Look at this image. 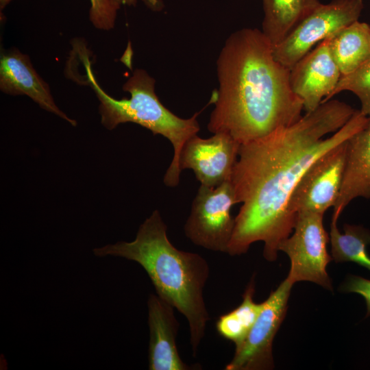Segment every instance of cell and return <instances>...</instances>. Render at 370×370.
<instances>
[{
	"mask_svg": "<svg viewBox=\"0 0 370 370\" xmlns=\"http://www.w3.org/2000/svg\"><path fill=\"white\" fill-rule=\"evenodd\" d=\"M12 0H0L3 10ZM90 21L92 25L103 30H110L114 26L117 10L119 9L111 0H90Z\"/></svg>",
	"mask_w": 370,
	"mask_h": 370,
	"instance_id": "obj_20",
	"label": "cell"
},
{
	"mask_svg": "<svg viewBox=\"0 0 370 370\" xmlns=\"http://www.w3.org/2000/svg\"><path fill=\"white\" fill-rule=\"evenodd\" d=\"M363 7L362 0L321 3L279 45L273 47L275 58L291 69L315 45L358 21Z\"/></svg>",
	"mask_w": 370,
	"mask_h": 370,
	"instance_id": "obj_7",
	"label": "cell"
},
{
	"mask_svg": "<svg viewBox=\"0 0 370 370\" xmlns=\"http://www.w3.org/2000/svg\"><path fill=\"white\" fill-rule=\"evenodd\" d=\"M111 1L119 8L123 5H135L138 0H111ZM143 1L152 10L158 11L162 8L160 0H143Z\"/></svg>",
	"mask_w": 370,
	"mask_h": 370,
	"instance_id": "obj_22",
	"label": "cell"
},
{
	"mask_svg": "<svg viewBox=\"0 0 370 370\" xmlns=\"http://www.w3.org/2000/svg\"><path fill=\"white\" fill-rule=\"evenodd\" d=\"M331 256L336 262H353L370 271V256L367 247L370 244V232L359 225H344V233L332 219L329 234Z\"/></svg>",
	"mask_w": 370,
	"mask_h": 370,
	"instance_id": "obj_17",
	"label": "cell"
},
{
	"mask_svg": "<svg viewBox=\"0 0 370 370\" xmlns=\"http://www.w3.org/2000/svg\"><path fill=\"white\" fill-rule=\"evenodd\" d=\"M345 90L354 93L360 101V112L370 115V58L352 73L342 75L327 101Z\"/></svg>",
	"mask_w": 370,
	"mask_h": 370,
	"instance_id": "obj_19",
	"label": "cell"
},
{
	"mask_svg": "<svg viewBox=\"0 0 370 370\" xmlns=\"http://www.w3.org/2000/svg\"><path fill=\"white\" fill-rule=\"evenodd\" d=\"M341 76L327 38L290 69L289 80L293 91L303 101L304 110L309 112L327 101Z\"/></svg>",
	"mask_w": 370,
	"mask_h": 370,
	"instance_id": "obj_11",
	"label": "cell"
},
{
	"mask_svg": "<svg viewBox=\"0 0 370 370\" xmlns=\"http://www.w3.org/2000/svg\"><path fill=\"white\" fill-rule=\"evenodd\" d=\"M218 90L208 124L213 133L245 144L301 116L302 100L293 91L290 69L275 58L261 30L244 28L227 39L217 62Z\"/></svg>",
	"mask_w": 370,
	"mask_h": 370,
	"instance_id": "obj_2",
	"label": "cell"
},
{
	"mask_svg": "<svg viewBox=\"0 0 370 370\" xmlns=\"http://www.w3.org/2000/svg\"><path fill=\"white\" fill-rule=\"evenodd\" d=\"M167 226L155 210L140 225L135 239L95 248V256H117L139 264L149 275L156 294L187 319L194 356L209 318L204 288L209 265L198 254L176 248L167 236Z\"/></svg>",
	"mask_w": 370,
	"mask_h": 370,
	"instance_id": "obj_3",
	"label": "cell"
},
{
	"mask_svg": "<svg viewBox=\"0 0 370 370\" xmlns=\"http://www.w3.org/2000/svg\"><path fill=\"white\" fill-rule=\"evenodd\" d=\"M323 214L314 212L297 213L294 232L280 243L279 251L286 254L290 259L286 278L292 284L308 281L332 291L326 269L332 258L327 249L330 236L323 226Z\"/></svg>",
	"mask_w": 370,
	"mask_h": 370,
	"instance_id": "obj_5",
	"label": "cell"
},
{
	"mask_svg": "<svg viewBox=\"0 0 370 370\" xmlns=\"http://www.w3.org/2000/svg\"><path fill=\"white\" fill-rule=\"evenodd\" d=\"M329 38L331 55L342 75L356 70L370 58V25L356 21Z\"/></svg>",
	"mask_w": 370,
	"mask_h": 370,
	"instance_id": "obj_15",
	"label": "cell"
},
{
	"mask_svg": "<svg viewBox=\"0 0 370 370\" xmlns=\"http://www.w3.org/2000/svg\"><path fill=\"white\" fill-rule=\"evenodd\" d=\"M359 197L370 198V115L346 141L342 183L332 219L338 221L345 207Z\"/></svg>",
	"mask_w": 370,
	"mask_h": 370,
	"instance_id": "obj_14",
	"label": "cell"
},
{
	"mask_svg": "<svg viewBox=\"0 0 370 370\" xmlns=\"http://www.w3.org/2000/svg\"><path fill=\"white\" fill-rule=\"evenodd\" d=\"M346 293H356L362 296L367 305V317L370 315V280L356 275H349L341 286Z\"/></svg>",
	"mask_w": 370,
	"mask_h": 370,
	"instance_id": "obj_21",
	"label": "cell"
},
{
	"mask_svg": "<svg viewBox=\"0 0 370 370\" xmlns=\"http://www.w3.org/2000/svg\"><path fill=\"white\" fill-rule=\"evenodd\" d=\"M240 145L226 133H215L208 138L195 134L182 149L180 169H191L201 184L217 187L231 181Z\"/></svg>",
	"mask_w": 370,
	"mask_h": 370,
	"instance_id": "obj_10",
	"label": "cell"
},
{
	"mask_svg": "<svg viewBox=\"0 0 370 370\" xmlns=\"http://www.w3.org/2000/svg\"><path fill=\"white\" fill-rule=\"evenodd\" d=\"M236 204L231 181L217 187L201 184L184 226L186 236L197 246L227 253L234 227L230 211Z\"/></svg>",
	"mask_w": 370,
	"mask_h": 370,
	"instance_id": "obj_6",
	"label": "cell"
},
{
	"mask_svg": "<svg viewBox=\"0 0 370 370\" xmlns=\"http://www.w3.org/2000/svg\"><path fill=\"white\" fill-rule=\"evenodd\" d=\"M149 328V369L188 370L180 358L176 345L179 328L175 308L157 294H150L147 300Z\"/></svg>",
	"mask_w": 370,
	"mask_h": 370,
	"instance_id": "obj_12",
	"label": "cell"
},
{
	"mask_svg": "<svg viewBox=\"0 0 370 370\" xmlns=\"http://www.w3.org/2000/svg\"><path fill=\"white\" fill-rule=\"evenodd\" d=\"M292 284L286 278L262 302V310L243 343L236 347L225 370H266L274 367V337L287 310Z\"/></svg>",
	"mask_w": 370,
	"mask_h": 370,
	"instance_id": "obj_8",
	"label": "cell"
},
{
	"mask_svg": "<svg viewBox=\"0 0 370 370\" xmlns=\"http://www.w3.org/2000/svg\"><path fill=\"white\" fill-rule=\"evenodd\" d=\"M368 116L338 100H328L293 124L240 145L231 178L236 203L242 206L227 254H245L264 242L263 256H278L279 245L292 233L297 215L288 203L310 165L347 140L367 123Z\"/></svg>",
	"mask_w": 370,
	"mask_h": 370,
	"instance_id": "obj_1",
	"label": "cell"
},
{
	"mask_svg": "<svg viewBox=\"0 0 370 370\" xmlns=\"http://www.w3.org/2000/svg\"><path fill=\"white\" fill-rule=\"evenodd\" d=\"M346 141L320 156L304 173L289 200L291 213L324 214L329 208L334 207L342 183Z\"/></svg>",
	"mask_w": 370,
	"mask_h": 370,
	"instance_id": "obj_9",
	"label": "cell"
},
{
	"mask_svg": "<svg viewBox=\"0 0 370 370\" xmlns=\"http://www.w3.org/2000/svg\"><path fill=\"white\" fill-rule=\"evenodd\" d=\"M0 88L9 95H25L44 110L76 125L75 121L69 118L56 105L48 84L35 71L29 58L16 49L1 53Z\"/></svg>",
	"mask_w": 370,
	"mask_h": 370,
	"instance_id": "obj_13",
	"label": "cell"
},
{
	"mask_svg": "<svg viewBox=\"0 0 370 370\" xmlns=\"http://www.w3.org/2000/svg\"><path fill=\"white\" fill-rule=\"evenodd\" d=\"M86 69L88 83L100 101L101 122L105 127L111 130L121 123H134L171 142L173 157L163 181L169 187L177 186L180 180L179 159L182 149L199 131L197 118L204 108L189 119L176 116L160 102L155 93V79L143 69L135 70L123 86V90L130 92V98L114 99L100 87L89 62Z\"/></svg>",
	"mask_w": 370,
	"mask_h": 370,
	"instance_id": "obj_4",
	"label": "cell"
},
{
	"mask_svg": "<svg viewBox=\"0 0 370 370\" xmlns=\"http://www.w3.org/2000/svg\"><path fill=\"white\" fill-rule=\"evenodd\" d=\"M264 18L262 32L273 47L320 3L319 0H262Z\"/></svg>",
	"mask_w": 370,
	"mask_h": 370,
	"instance_id": "obj_16",
	"label": "cell"
},
{
	"mask_svg": "<svg viewBox=\"0 0 370 370\" xmlns=\"http://www.w3.org/2000/svg\"><path fill=\"white\" fill-rule=\"evenodd\" d=\"M254 291L253 277L243 295L241 304L233 310L221 315L216 323L219 334L234 343L236 347L247 337L262 310V302L258 304L254 301Z\"/></svg>",
	"mask_w": 370,
	"mask_h": 370,
	"instance_id": "obj_18",
	"label": "cell"
}]
</instances>
